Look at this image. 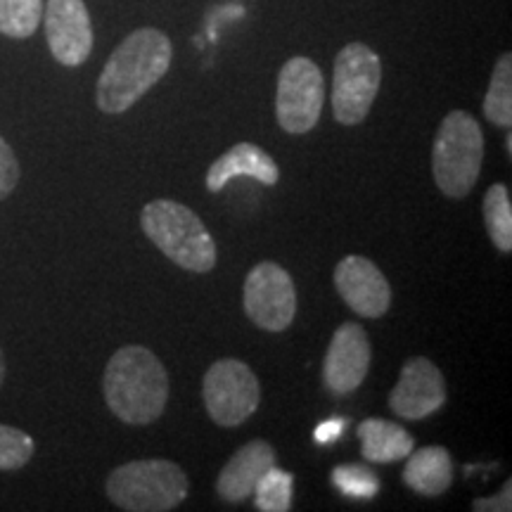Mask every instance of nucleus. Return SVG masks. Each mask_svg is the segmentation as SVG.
Wrapping results in <instances>:
<instances>
[{"instance_id": "f257e3e1", "label": "nucleus", "mask_w": 512, "mask_h": 512, "mask_svg": "<svg viewBox=\"0 0 512 512\" xmlns=\"http://www.w3.org/2000/svg\"><path fill=\"white\" fill-rule=\"evenodd\" d=\"M174 48L159 29L143 27L119 43L98 79V107L105 114L131 110L169 72Z\"/></svg>"}, {"instance_id": "f03ea898", "label": "nucleus", "mask_w": 512, "mask_h": 512, "mask_svg": "<svg viewBox=\"0 0 512 512\" xmlns=\"http://www.w3.org/2000/svg\"><path fill=\"white\" fill-rule=\"evenodd\" d=\"M102 394L124 425L145 427L162 418L169 401V375L150 349L128 344L114 351L107 363Z\"/></svg>"}, {"instance_id": "7ed1b4c3", "label": "nucleus", "mask_w": 512, "mask_h": 512, "mask_svg": "<svg viewBox=\"0 0 512 512\" xmlns=\"http://www.w3.org/2000/svg\"><path fill=\"white\" fill-rule=\"evenodd\" d=\"M143 233L166 259L190 273H209L216 266V242L200 216L176 200H152L140 214Z\"/></svg>"}, {"instance_id": "20e7f679", "label": "nucleus", "mask_w": 512, "mask_h": 512, "mask_svg": "<svg viewBox=\"0 0 512 512\" xmlns=\"http://www.w3.org/2000/svg\"><path fill=\"white\" fill-rule=\"evenodd\" d=\"M484 162V133L472 114L448 112L432 147V171L439 190L463 200L475 188Z\"/></svg>"}, {"instance_id": "39448f33", "label": "nucleus", "mask_w": 512, "mask_h": 512, "mask_svg": "<svg viewBox=\"0 0 512 512\" xmlns=\"http://www.w3.org/2000/svg\"><path fill=\"white\" fill-rule=\"evenodd\" d=\"M107 496L128 512H169L188 498V475L174 460H131L107 477Z\"/></svg>"}, {"instance_id": "423d86ee", "label": "nucleus", "mask_w": 512, "mask_h": 512, "mask_svg": "<svg viewBox=\"0 0 512 512\" xmlns=\"http://www.w3.org/2000/svg\"><path fill=\"white\" fill-rule=\"evenodd\" d=\"M380 83L382 62L373 48L349 43L339 50L332 74V114L339 124H363L380 93Z\"/></svg>"}, {"instance_id": "0eeeda50", "label": "nucleus", "mask_w": 512, "mask_h": 512, "mask_svg": "<svg viewBox=\"0 0 512 512\" xmlns=\"http://www.w3.org/2000/svg\"><path fill=\"white\" fill-rule=\"evenodd\" d=\"M325 105V79L309 57H292L278 76L275 117L283 131L302 136L316 128Z\"/></svg>"}, {"instance_id": "6e6552de", "label": "nucleus", "mask_w": 512, "mask_h": 512, "mask_svg": "<svg viewBox=\"0 0 512 512\" xmlns=\"http://www.w3.org/2000/svg\"><path fill=\"white\" fill-rule=\"evenodd\" d=\"M204 406L219 427H238L259 408L261 387L254 370L238 358H221L204 375Z\"/></svg>"}, {"instance_id": "1a4fd4ad", "label": "nucleus", "mask_w": 512, "mask_h": 512, "mask_svg": "<svg viewBox=\"0 0 512 512\" xmlns=\"http://www.w3.org/2000/svg\"><path fill=\"white\" fill-rule=\"evenodd\" d=\"M245 311L256 328L283 332L297 313V290L292 275L273 261H261L245 280Z\"/></svg>"}, {"instance_id": "9d476101", "label": "nucleus", "mask_w": 512, "mask_h": 512, "mask_svg": "<svg viewBox=\"0 0 512 512\" xmlns=\"http://www.w3.org/2000/svg\"><path fill=\"white\" fill-rule=\"evenodd\" d=\"M373 351L363 325L342 323L330 339L323 361V382L332 396H349L368 377Z\"/></svg>"}, {"instance_id": "9b49d317", "label": "nucleus", "mask_w": 512, "mask_h": 512, "mask_svg": "<svg viewBox=\"0 0 512 512\" xmlns=\"http://www.w3.org/2000/svg\"><path fill=\"white\" fill-rule=\"evenodd\" d=\"M446 382L430 358H408L401 377L389 394V408L403 420H425L444 408Z\"/></svg>"}, {"instance_id": "f8f14e48", "label": "nucleus", "mask_w": 512, "mask_h": 512, "mask_svg": "<svg viewBox=\"0 0 512 512\" xmlns=\"http://www.w3.org/2000/svg\"><path fill=\"white\" fill-rule=\"evenodd\" d=\"M46 38L50 53L64 67H79L91 57L93 27L83 0H48Z\"/></svg>"}, {"instance_id": "ddd939ff", "label": "nucleus", "mask_w": 512, "mask_h": 512, "mask_svg": "<svg viewBox=\"0 0 512 512\" xmlns=\"http://www.w3.org/2000/svg\"><path fill=\"white\" fill-rule=\"evenodd\" d=\"M335 287L344 304L361 318H382L392 306V287L366 256H344L335 268Z\"/></svg>"}, {"instance_id": "4468645a", "label": "nucleus", "mask_w": 512, "mask_h": 512, "mask_svg": "<svg viewBox=\"0 0 512 512\" xmlns=\"http://www.w3.org/2000/svg\"><path fill=\"white\" fill-rule=\"evenodd\" d=\"M275 465V448L264 439H254L233 453L216 479V494L228 503H242L254 494L259 479Z\"/></svg>"}, {"instance_id": "2eb2a0df", "label": "nucleus", "mask_w": 512, "mask_h": 512, "mask_svg": "<svg viewBox=\"0 0 512 512\" xmlns=\"http://www.w3.org/2000/svg\"><path fill=\"white\" fill-rule=\"evenodd\" d=\"M240 176H249L264 185H275L280 181V169L275 159L259 145L238 143L209 166L207 190L221 192L230 181Z\"/></svg>"}, {"instance_id": "dca6fc26", "label": "nucleus", "mask_w": 512, "mask_h": 512, "mask_svg": "<svg viewBox=\"0 0 512 512\" xmlns=\"http://www.w3.org/2000/svg\"><path fill=\"white\" fill-rule=\"evenodd\" d=\"M403 484L420 496H441L453 484V460L446 448L425 446L411 451L403 467Z\"/></svg>"}, {"instance_id": "f3484780", "label": "nucleus", "mask_w": 512, "mask_h": 512, "mask_svg": "<svg viewBox=\"0 0 512 512\" xmlns=\"http://www.w3.org/2000/svg\"><path fill=\"white\" fill-rule=\"evenodd\" d=\"M358 439H361V453L368 463L387 465L399 463L411 456L415 441L406 427L396 425L392 420L368 418L358 425Z\"/></svg>"}, {"instance_id": "a211bd4d", "label": "nucleus", "mask_w": 512, "mask_h": 512, "mask_svg": "<svg viewBox=\"0 0 512 512\" xmlns=\"http://www.w3.org/2000/svg\"><path fill=\"white\" fill-rule=\"evenodd\" d=\"M484 223L498 252H512V202L508 185L494 183L484 195Z\"/></svg>"}, {"instance_id": "6ab92c4d", "label": "nucleus", "mask_w": 512, "mask_h": 512, "mask_svg": "<svg viewBox=\"0 0 512 512\" xmlns=\"http://www.w3.org/2000/svg\"><path fill=\"white\" fill-rule=\"evenodd\" d=\"M484 117L494 126H512V55L498 57L484 98Z\"/></svg>"}, {"instance_id": "aec40b11", "label": "nucleus", "mask_w": 512, "mask_h": 512, "mask_svg": "<svg viewBox=\"0 0 512 512\" xmlns=\"http://www.w3.org/2000/svg\"><path fill=\"white\" fill-rule=\"evenodd\" d=\"M43 19V0H0V34L29 38Z\"/></svg>"}, {"instance_id": "412c9836", "label": "nucleus", "mask_w": 512, "mask_h": 512, "mask_svg": "<svg viewBox=\"0 0 512 512\" xmlns=\"http://www.w3.org/2000/svg\"><path fill=\"white\" fill-rule=\"evenodd\" d=\"M292 486L294 477L290 472L271 467L264 477L259 479L254 489V505L261 512H287L292 508Z\"/></svg>"}, {"instance_id": "4be33fe9", "label": "nucleus", "mask_w": 512, "mask_h": 512, "mask_svg": "<svg viewBox=\"0 0 512 512\" xmlns=\"http://www.w3.org/2000/svg\"><path fill=\"white\" fill-rule=\"evenodd\" d=\"M34 439L17 427L0 425V470H19L34 456Z\"/></svg>"}, {"instance_id": "5701e85b", "label": "nucleus", "mask_w": 512, "mask_h": 512, "mask_svg": "<svg viewBox=\"0 0 512 512\" xmlns=\"http://www.w3.org/2000/svg\"><path fill=\"white\" fill-rule=\"evenodd\" d=\"M332 482L342 494L351 498H373L380 489V482L368 467L363 465H342L332 472Z\"/></svg>"}, {"instance_id": "b1692460", "label": "nucleus", "mask_w": 512, "mask_h": 512, "mask_svg": "<svg viewBox=\"0 0 512 512\" xmlns=\"http://www.w3.org/2000/svg\"><path fill=\"white\" fill-rule=\"evenodd\" d=\"M19 162L12 152L10 143H5V138L0 136V200L12 195V190L17 188L19 183Z\"/></svg>"}, {"instance_id": "393cba45", "label": "nucleus", "mask_w": 512, "mask_h": 512, "mask_svg": "<svg viewBox=\"0 0 512 512\" xmlns=\"http://www.w3.org/2000/svg\"><path fill=\"white\" fill-rule=\"evenodd\" d=\"M472 510L475 512H510L512 510V484L510 482L505 484L496 496L477 498V501L472 503Z\"/></svg>"}, {"instance_id": "a878e982", "label": "nucleus", "mask_w": 512, "mask_h": 512, "mask_svg": "<svg viewBox=\"0 0 512 512\" xmlns=\"http://www.w3.org/2000/svg\"><path fill=\"white\" fill-rule=\"evenodd\" d=\"M342 425H344V420L323 422V425H320L316 430V441H320V444H328V441L337 439V434L342 432Z\"/></svg>"}, {"instance_id": "bb28decb", "label": "nucleus", "mask_w": 512, "mask_h": 512, "mask_svg": "<svg viewBox=\"0 0 512 512\" xmlns=\"http://www.w3.org/2000/svg\"><path fill=\"white\" fill-rule=\"evenodd\" d=\"M5 375H8V366H5V354H3V349H0V387H3Z\"/></svg>"}, {"instance_id": "cd10ccee", "label": "nucleus", "mask_w": 512, "mask_h": 512, "mask_svg": "<svg viewBox=\"0 0 512 512\" xmlns=\"http://www.w3.org/2000/svg\"><path fill=\"white\" fill-rule=\"evenodd\" d=\"M505 150H508V155H512V136L505 138Z\"/></svg>"}]
</instances>
